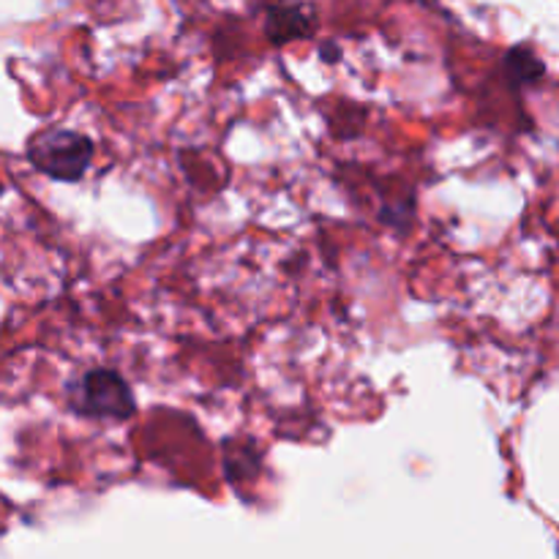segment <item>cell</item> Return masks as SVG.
<instances>
[{
    "label": "cell",
    "mask_w": 559,
    "mask_h": 559,
    "mask_svg": "<svg viewBox=\"0 0 559 559\" xmlns=\"http://www.w3.org/2000/svg\"><path fill=\"white\" fill-rule=\"evenodd\" d=\"M66 402L91 420H126L136 413L129 380L115 369H87L66 385Z\"/></svg>",
    "instance_id": "6da1fadb"
},
{
    "label": "cell",
    "mask_w": 559,
    "mask_h": 559,
    "mask_svg": "<svg viewBox=\"0 0 559 559\" xmlns=\"http://www.w3.org/2000/svg\"><path fill=\"white\" fill-rule=\"evenodd\" d=\"M96 147L91 136L71 129H44L27 142V162L33 169L60 183H76L91 169Z\"/></svg>",
    "instance_id": "7a4b0ae2"
},
{
    "label": "cell",
    "mask_w": 559,
    "mask_h": 559,
    "mask_svg": "<svg viewBox=\"0 0 559 559\" xmlns=\"http://www.w3.org/2000/svg\"><path fill=\"white\" fill-rule=\"evenodd\" d=\"M314 31V16L304 5H273L265 16V33L273 44H289Z\"/></svg>",
    "instance_id": "3957f363"
},
{
    "label": "cell",
    "mask_w": 559,
    "mask_h": 559,
    "mask_svg": "<svg viewBox=\"0 0 559 559\" xmlns=\"http://www.w3.org/2000/svg\"><path fill=\"white\" fill-rule=\"evenodd\" d=\"M506 71L508 80L516 82V85H533L546 74V66L530 47H513L506 55Z\"/></svg>",
    "instance_id": "277c9868"
}]
</instances>
